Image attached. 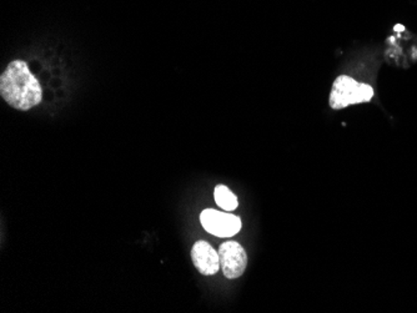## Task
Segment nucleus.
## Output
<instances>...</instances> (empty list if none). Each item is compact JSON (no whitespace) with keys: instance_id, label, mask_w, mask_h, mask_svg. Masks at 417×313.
Wrapping results in <instances>:
<instances>
[{"instance_id":"nucleus-2","label":"nucleus","mask_w":417,"mask_h":313,"mask_svg":"<svg viewBox=\"0 0 417 313\" xmlns=\"http://www.w3.org/2000/svg\"><path fill=\"white\" fill-rule=\"evenodd\" d=\"M373 98V89L371 85L357 83L352 77L340 75L336 77L331 89L329 104L334 110H341L350 105L368 103Z\"/></svg>"},{"instance_id":"nucleus-4","label":"nucleus","mask_w":417,"mask_h":313,"mask_svg":"<svg viewBox=\"0 0 417 313\" xmlns=\"http://www.w3.org/2000/svg\"><path fill=\"white\" fill-rule=\"evenodd\" d=\"M220 266L226 279L235 280L245 272L247 255L240 243L235 241L224 242L219 250Z\"/></svg>"},{"instance_id":"nucleus-3","label":"nucleus","mask_w":417,"mask_h":313,"mask_svg":"<svg viewBox=\"0 0 417 313\" xmlns=\"http://www.w3.org/2000/svg\"><path fill=\"white\" fill-rule=\"evenodd\" d=\"M200 222L208 234L218 237L235 236L242 230L240 217L214 209L204 210L200 215Z\"/></svg>"},{"instance_id":"nucleus-6","label":"nucleus","mask_w":417,"mask_h":313,"mask_svg":"<svg viewBox=\"0 0 417 313\" xmlns=\"http://www.w3.org/2000/svg\"><path fill=\"white\" fill-rule=\"evenodd\" d=\"M214 196L215 203H218L220 209L225 211H234L239 205L237 198L224 185L215 187Z\"/></svg>"},{"instance_id":"nucleus-5","label":"nucleus","mask_w":417,"mask_h":313,"mask_svg":"<svg viewBox=\"0 0 417 313\" xmlns=\"http://www.w3.org/2000/svg\"><path fill=\"white\" fill-rule=\"evenodd\" d=\"M192 260L201 275H215L219 271V253L206 241L195 242L192 246Z\"/></svg>"},{"instance_id":"nucleus-1","label":"nucleus","mask_w":417,"mask_h":313,"mask_svg":"<svg viewBox=\"0 0 417 313\" xmlns=\"http://www.w3.org/2000/svg\"><path fill=\"white\" fill-rule=\"evenodd\" d=\"M0 95L17 110L27 111L40 104L43 90L27 63L11 61L0 77Z\"/></svg>"}]
</instances>
